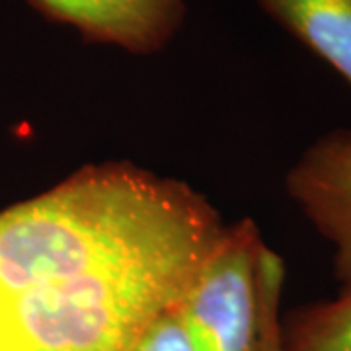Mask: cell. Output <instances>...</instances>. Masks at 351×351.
<instances>
[{"label":"cell","instance_id":"obj_1","mask_svg":"<svg viewBox=\"0 0 351 351\" xmlns=\"http://www.w3.org/2000/svg\"><path fill=\"white\" fill-rule=\"evenodd\" d=\"M226 230L189 184L88 164L0 211V351H131Z\"/></svg>","mask_w":351,"mask_h":351},{"label":"cell","instance_id":"obj_2","mask_svg":"<svg viewBox=\"0 0 351 351\" xmlns=\"http://www.w3.org/2000/svg\"><path fill=\"white\" fill-rule=\"evenodd\" d=\"M283 271L252 219L226 225L178 302L193 351H279Z\"/></svg>","mask_w":351,"mask_h":351},{"label":"cell","instance_id":"obj_3","mask_svg":"<svg viewBox=\"0 0 351 351\" xmlns=\"http://www.w3.org/2000/svg\"><path fill=\"white\" fill-rule=\"evenodd\" d=\"M285 191L330 242L339 285L351 283V129H336L306 147L289 168Z\"/></svg>","mask_w":351,"mask_h":351},{"label":"cell","instance_id":"obj_4","mask_svg":"<svg viewBox=\"0 0 351 351\" xmlns=\"http://www.w3.org/2000/svg\"><path fill=\"white\" fill-rule=\"evenodd\" d=\"M51 22L71 25L90 43L135 55L162 51L186 18L184 0H27Z\"/></svg>","mask_w":351,"mask_h":351},{"label":"cell","instance_id":"obj_5","mask_svg":"<svg viewBox=\"0 0 351 351\" xmlns=\"http://www.w3.org/2000/svg\"><path fill=\"white\" fill-rule=\"evenodd\" d=\"M258 4L351 86V0H258Z\"/></svg>","mask_w":351,"mask_h":351},{"label":"cell","instance_id":"obj_6","mask_svg":"<svg viewBox=\"0 0 351 351\" xmlns=\"http://www.w3.org/2000/svg\"><path fill=\"white\" fill-rule=\"evenodd\" d=\"M279 351H351V283L334 299L293 308L279 322Z\"/></svg>","mask_w":351,"mask_h":351},{"label":"cell","instance_id":"obj_7","mask_svg":"<svg viewBox=\"0 0 351 351\" xmlns=\"http://www.w3.org/2000/svg\"><path fill=\"white\" fill-rule=\"evenodd\" d=\"M178 302L164 308L145 328L131 351H193Z\"/></svg>","mask_w":351,"mask_h":351}]
</instances>
